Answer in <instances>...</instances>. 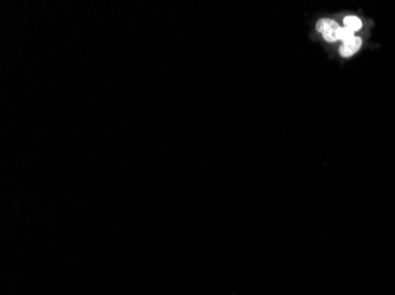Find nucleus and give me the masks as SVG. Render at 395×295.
<instances>
[{
    "label": "nucleus",
    "mask_w": 395,
    "mask_h": 295,
    "mask_svg": "<svg viewBox=\"0 0 395 295\" xmlns=\"http://www.w3.org/2000/svg\"><path fill=\"white\" fill-rule=\"evenodd\" d=\"M317 31L322 33L323 38L329 43L340 40L341 26L336 22L330 19H321L317 23Z\"/></svg>",
    "instance_id": "1"
},
{
    "label": "nucleus",
    "mask_w": 395,
    "mask_h": 295,
    "mask_svg": "<svg viewBox=\"0 0 395 295\" xmlns=\"http://www.w3.org/2000/svg\"><path fill=\"white\" fill-rule=\"evenodd\" d=\"M361 45H362V40H361L360 37H351V39H347L342 43L340 47V55L342 57H351L354 56L355 53H357V51L361 49Z\"/></svg>",
    "instance_id": "2"
},
{
    "label": "nucleus",
    "mask_w": 395,
    "mask_h": 295,
    "mask_svg": "<svg viewBox=\"0 0 395 295\" xmlns=\"http://www.w3.org/2000/svg\"><path fill=\"white\" fill-rule=\"evenodd\" d=\"M343 28L348 29L349 31L351 32H357L358 30L362 28V23H361L360 18L355 17V16H348L345 18V20H343Z\"/></svg>",
    "instance_id": "3"
}]
</instances>
